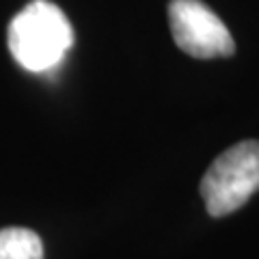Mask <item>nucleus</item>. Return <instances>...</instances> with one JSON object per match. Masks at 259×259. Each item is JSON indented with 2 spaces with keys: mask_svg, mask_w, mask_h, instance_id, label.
I'll use <instances>...</instances> for the list:
<instances>
[{
  "mask_svg": "<svg viewBox=\"0 0 259 259\" xmlns=\"http://www.w3.org/2000/svg\"><path fill=\"white\" fill-rule=\"evenodd\" d=\"M0 259H44V242L26 227L0 229Z\"/></svg>",
  "mask_w": 259,
  "mask_h": 259,
  "instance_id": "obj_4",
  "label": "nucleus"
},
{
  "mask_svg": "<svg viewBox=\"0 0 259 259\" xmlns=\"http://www.w3.org/2000/svg\"><path fill=\"white\" fill-rule=\"evenodd\" d=\"M9 50L28 71H48L59 65L74 44V28L59 7L32 0L9 24Z\"/></svg>",
  "mask_w": 259,
  "mask_h": 259,
  "instance_id": "obj_1",
  "label": "nucleus"
},
{
  "mask_svg": "<svg viewBox=\"0 0 259 259\" xmlns=\"http://www.w3.org/2000/svg\"><path fill=\"white\" fill-rule=\"evenodd\" d=\"M259 190V141H242L218 156L205 171L199 192L209 216L240 209Z\"/></svg>",
  "mask_w": 259,
  "mask_h": 259,
  "instance_id": "obj_2",
  "label": "nucleus"
},
{
  "mask_svg": "<svg viewBox=\"0 0 259 259\" xmlns=\"http://www.w3.org/2000/svg\"><path fill=\"white\" fill-rule=\"evenodd\" d=\"M173 41L194 59L231 56L236 44L229 28L201 0H173L168 5Z\"/></svg>",
  "mask_w": 259,
  "mask_h": 259,
  "instance_id": "obj_3",
  "label": "nucleus"
}]
</instances>
